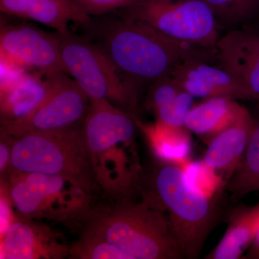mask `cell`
<instances>
[{"label":"cell","mask_w":259,"mask_h":259,"mask_svg":"<svg viewBox=\"0 0 259 259\" xmlns=\"http://www.w3.org/2000/svg\"><path fill=\"white\" fill-rule=\"evenodd\" d=\"M79 25L85 30V36L131 81L153 82L171 75L179 65L187 61L216 63V50L180 41L150 25L120 15L95 17Z\"/></svg>","instance_id":"obj_2"},{"label":"cell","mask_w":259,"mask_h":259,"mask_svg":"<svg viewBox=\"0 0 259 259\" xmlns=\"http://www.w3.org/2000/svg\"><path fill=\"white\" fill-rule=\"evenodd\" d=\"M14 138L1 130L0 139V173L1 176L5 174L10 175L12 171L11 156Z\"/></svg>","instance_id":"obj_26"},{"label":"cell","mask_w":259,"mask_h":259,"mask_svg":"<svg viewBox=\"0 0 259 259\" xmlns=\"http://www.w3.org/2000/svg\"><path fill=\"white\" fill-rule=\"evenodd\" d=\"M136 119V125L142 131L153 157L183 166L190 161L192 138L185 127H175L156 121L144 124Z\"/></svg>","instance_id":"obj_18"},{"label":"cell","mask_w":259,"mask_h":259,"mask_svg":"<svg viewBox=\"0 0 259 259\" xmlns=\"http://www.w3.org/2000/svg\"><path fill=\"white\" fill-rule=\"evenodd\" d=\"M220 26L239 28L259 17V0H204Z\"/></svg>","instance_id":"obj_21"},{"label":"cell","mask_w":259,"mask_h":259,"mask_svg":"<svg viewBox=\"0 0 259 259\" xmlns=\"http://www.w3.org/2000/svg\"><path fill=\"white\" fill-rule=\"evenodd\" d=\"M59 35L65 71L90 100H106L130 113L136 111L137 94L134 82L122 76L95 42L71 31Z\"/></svg>","instance_id":"obj_6"},{"label":"cell","mask_w":259,"mask_h":259,"mask_svg":"<svg viewBox=\"0 0 259 259\" xmlns=\"http://www.w3.org/2000/svg\"><path fill=\"white\" fill-rule=\"evenodd\" d=\"M171 76L194 98L224 97L233 100H251L248 90L234 75L219 65L201 60L182 63Z\"/></svg>","instance_id":"obj_13"},{"label":"cell","mask_w":259,"mask_h":259,"mask_svg":"<svg viewBox=\"0 0 259 259\" xmlns=\"http://www.w3.org/2000/svg\"><path fill=\"white\" fill-rule=\"evenodd\" d=\"M182 90L183 89L171 75L160 78L151 82L145 105L154 112L171 102Z\"/></svg>","instance_id":"obj_24"},{"label":"cell","mask_w":259,"mask_h":259,"mask_svg":"<svg viewBox=\"0 0 259 259\" xmlns=\"http://www.w3.org/2000/svg\"><path fill=\"white\" fill-rule=\"evenodd\" d=\"M91 100L72 78L54 75L52 89L45 100L22 120L1 124V130L14 139L31 133L56 132L82 125Z\"/></svg>","instance_id":"obj_9"},{"label":"cell","mask_w":259,"mask_h":259,"mask_svg":"<svg viewBox=\"0 0 259 259\" xmlns=\"http://www.w3.org/2000/svg\"><path fill=\"white\" fill-rule=\"evenodd\" d=\"M153 158L147 166H141L131 186L145 202L168 216L186 258H199L219 222L221 195L207 197L189 180L181 165Z\"/></svg>","instance_id":"obj_3"},{"label":"cell","mask_w":259,"mask_h":259,"mask_svg":"<svg viewBox=\"0 0 259 259\" xmlns=\"http://www.w3.org/2000/svg\"><path fill=\"white\" fill-rule=\"evenodd\" d=\"M0 52L24 69L44 76L66 73L58 32L49 33L26 24L2 23Z\"/></svg>","instance_id":"obj_10"},{"label":"cell","mask_w":259,"mask_h":259,"mask_svg":"<svg viewBox=\"0 0 259 259\" xmlns=\"http://www.w3.org/2000/svg\"><path fill=\"white\" fill-rule=\"evenodd\" d=\"M137 1L139 0H72L76 8L90 18L125 9Z\"/></svg>","instance_id":"obj_25"},{"label":"cell","mask_w":259,"mask_h":259,"mask_svg":"<svg viewBox=\"0 0 259 259\" xmlns=\"http://www.w3.org/2000/svg\"><path fill=\"white\" fill-rule=\"evenodd\" d=\"M258 116L249 142L241 161L235 168L225 189L237 201L250 192L259 191V108Z\"/></svg>","instance_id":"obj_20"},{"label":"cell","mask_w":259,"mask_h":259,"mask_svg":"<svg viewBox=\"0 0 259 259\" xmlns=\"http://www.w3.org/2000/svg\"><path fill=\"white\" fill-rule=\"evenodd\" d=\"M95 199L70 220L67 226L79 238L103 242L124 259L185 258L171 222L130 187L115 195Z\"/></svg>","instance_id":"obj_1"},{"label":"cell","mask_w":259,"mask_h":259,"mask_svg":"<svg viewBox=\"0 0 259 259\" xmlns=\"http://www.w3.org/2000/svg\"><path fill=\"white\" fill-rule=\"evenodd\" d=\"M8 187L18 217L35 221L47 218L66 224L95 199L71 181L36 172L13 170Z\"/></svg>","instance_id":"obj_7"},{"label":"cell","mask_w":259,"mask_h":259,"mask_svg":"<svg viewBox=\"0 0 259 259\" xmlns=\"http://www.w3.org/2000/svg\"><path fill=\"white\" fill-rule=\"evenodd\" d=\"M258 20H259V17H258Z\"/></svg>","instance_id":"obj_28"},{"label":"cell","mask_w":259,"mask_h":259,"mask_svg":"<svg viewBox=\"0 0 259 259\" xmlns=\"http://www.w3.org/2000/svg\"><path fill=\"white\" fill-rule=\"evenodd\" d=\"M182 166L189 180L207 197H215L222 194L223 188L226 187V180L202 160H190Z\"/></svg>","instance_id":"obj_22"},{"label":"cell","mask_w":259,"mask_h":259,"mask_svg":"<svg viewBox=\"0 0 259 259\" xmlns=\"http://www.w3.org/2000/svg\"><path fill=\"white\" fill-rule=\"evenodd\" d=\"M54 75L26 72L13 84L1 89V124L22 120L33 112L50 93Z\"/></svg>","instance_id":"obj_16"},{"label":"cell","mask_w":259,"mask_h":259,"mask_svg":"<svg viewBox=\"0 0 259 259\" xmlns=\"http://www.w3.org/2000/svg\"><path fill=\"white\" fill-rule=\"evenodd\" d=\"M253 242H255V243H256L257 248H258V249L259 250V230L258 233H257L256 236H255L254 241Z\"/></svg>","instance_id":"obj_27"},{"label":"cell","mask_w":259,"mask_h":259,"mask_svg":"<svg viewBox=\"0 0 259 259\" xmlns=\"http://www.w3.org/2000/svg\"><path fill=\"white\" fill-rule=\"evenodd\" d=\"M117 15L150 25L167 36L216 50L220 25L204 0H139Z\"/></svg>","instance_id":"obj_8"},{"label":"cell","mask_w":259,"mask_h":259,"mask_svg":"<svg viewBox=\"0 0 259 259\" xmlns=\"http://www.w3.org/2000/svg\"><path fill=\"white\" fill-rule=\"evenodd\" d=\"M255 122L244 107L231 125L207 143L202 161L218 174H225L226 183L244 154Z\"/></svg>","instance_id":"obj_14"},{"label":"cell","mask_w":259,"mask_h":259,"mask_svg":"<svg viewBox=\"0 0 259 259\" xmlns=\"http://www.w3.org/2000/svg\"><path fill=\"white\" fill-rule=\"evenodd\" d=\"M259 230V204L236 209L222 239L207 255L209 259H236L254 241Z\"/></svg>","instance_id":"obj_19"},{"label":"cell","mask_w":259,"mask_h":259,"mask_svg":"<svg viewBox=\"0 0 259 259\" xmlns=\"http://www.w3.org/2000/svg\"><path fill=\"white\" fill-rule=\"evenodd\" d=\"M70 246L47 225L18 217L3 236L1 258L63 259L70 256Z\"/></svg>","instance_id":"obj_11"},{"label":"cell","mask_w":259,"mask_h":259,"mask_svg":"<svg viewBox=\"0 0 259 259\" xmlns=\"http://www.w3.org/2000/svg\"><path fill=\"white\" fill-rule=\"evenodd\" d=\"M194 99L191 94L182 90L171 102L153 112L156 121L175 127H185L186 117L193 107Z\"/></svg>","instance_id":"obj_23"},{"label":"cell","mask_w":259,"mask_h":259,"mask_svg":"<svg viewBox=\"0 0 259 259\" xmlns=\"http://www.w3.org/2000/svg\"><path fill=\"white\" fill-rule=\"evenodd\" d=\"M244 106L224 97H212L194 103L186 117L185 127L208 143L231 125Z\"/></svg>","instance_id":"obj_17"},{"label":"cell","mask_w":259,"mask_h":259,"mask_svg":"<svg viewBox=\"0 0 259 259\" xmlns=\"http://www.w3.org/2000/svg\"><path fill=\"white\" fill-rule=\"evenodd\" d=\"M216 64L239 80L259 108V30H228L216 46Z\"/></svg>","instance_id":"obj_12"},{"label":"cell","mask_w":259,"mask_h":259,"mask_svg":"<svg viewBox=\"0 0 259 259\" xmlns=\"http://www.w3.org/2000/svg\"><path fill=\"white\" fill-rule=\"evenodd\" d=\"M0 10L8 16L32 20L47 25L64 35L71 31V23L90 21L76 8L72 0H0Z\"/></svg>","instance_id":"obj_15"},{"label":"cell","mask_w":259,"mask_h":259,"mask_svg":"<svg viewBox=\"0 0 259 259\" xmlns=\"http://www.w3.org/2000/svg\"><path fill=\"white\" fill-rule=\"evenodd\" d=\"M12 171L36 172L71 181L91 197L103 194L83 124L56 132L31 133L13 140Z\"/></svg>","instance_id":"obj_4"},{"label":"cell","mask_w":259,"mask_h":259,"mask_svg":"<svg viewBox=\"0 0 259 259\" xmlns=\"http://www.w3.org/2000/svg\"><path fill=\"white\" fill-rule=\"evenodd\" d=\"M135 115L106 100H91L83 131L103 194H117L131 186L141 165L130 163L136 153Z\"/></svg>","instance_id":"obj_5"}]
</instances>
